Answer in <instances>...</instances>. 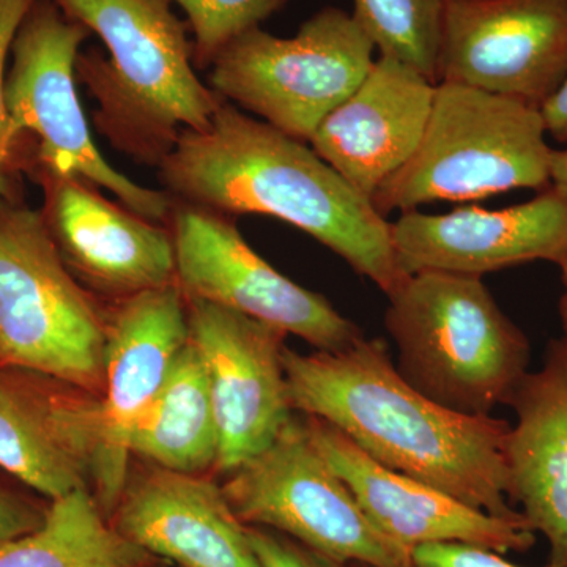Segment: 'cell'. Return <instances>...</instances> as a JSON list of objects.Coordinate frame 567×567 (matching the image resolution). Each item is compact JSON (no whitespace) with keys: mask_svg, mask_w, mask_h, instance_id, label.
Wrapping results in <instances>:
<instances>
[{"mask_svg":"<svg viewBox=\"0 0 567 567\" xmlns=\"http://www.w3.org/2000/svg\"><path fill=\"white\" fill-rule=\"evenodd\" d=\"M284 369L293 412L334 425L377 464L492 516L525 518L506 499L509 421L435 404L399 374L382 339L311 354L286 347Z\"/></svg>","mask_w":567,"mask_h":567,"instance_id":"cell-1","label":"cell"},{"mask_svg":"<svg viewBox=\"0 0 567 567\" xmlns=\"http://www.w3.org/2000/svg\"><path fill=\"white\" fill-rule=\"evenodd\" d=\"M164 192L221 215L274 216L303 230L388 297L409 278L391 223L306 142L223 100L210 125L183 130L158 166Z\"/></svg>","mask_w":567,"mask_h":567,"instance_id":"cell-2","label":"cell"},{"mask_svg":"<svg viewBox=\"0 0 567 567\" xmlns=\"http://www.w3.org/2000/svg\"><path fill=\"white\" fill-rule=\"evenodd\" d=\"M103 41L80 52L76 80L96 107L93 123L115 151L156 167L183 130L210 125L223 99L197 76L189 29L171 0H52Z\"/></svg>","mask_w":567,"mask_h":567,"instance_id":"cell-3","label":"cell"},{"mask_svg":"<svg viewBox=\"0 0 567 567\" xmlns=\"http://www.w3.org/2000/svg\"><path fill=\"white\" fill-rule=\"evenodd\" d=\"M399 374L435 404L488 416L528 374L529 342L476 276L423 271L391 293Z\"/></svg>","mask_w":567,"mask_h":567,"instance_id":"cell-4","label":"cell"},{"mask_svg":"<svg viewBox=\"0 0 567 567\" xmlns=\"http://www.w3.org/2000/svg\"><path fill=\"white\" fill-rule=\"evenodd\" d=\"M92 33L52 0H37L11 47L6 84V153L11 174L29 167L76 175L130 210L166 224L174 199L114 169L93 141L76 91V61Z\"/></svg>","mask_w":567,"mask_h":567,"instance_id":"cell-5","label":"cell"},{"mask_svg":"<svg viewBox=\"0 0 567 567\" xmlns=\"http://www.w3.org/2000/svg\"><path fill=\"white\" fill-rule=\"evenodd\" d=\"M14 188L0 189V369L102 394L107 312Z\"/></svg>","mask_w":567,"mask_h":567,"instance_id":"cell-6","label":"cell"},{"mask_svg":"<svg viewBox=\"0 0 567 567\" xmlns=\"http://www.w3.org/2000/svg\"><path fill=\"white\" fill-rule=\"evenodd\" d=\"M540 110L468 85L439 82L423 141L372 196L380 215L440 200H475L550 186Z\"/></svg>","mask_w":567,"mask_h":567,"instance_id":"cell-7","label":"cell"},{"mask_svg":"<svg viewBox=\"0 0 567 567\" xmlns=\"http://www.w3.org/2000/svg\"><path fill=\"white\" fill-rule=\"evenodd\" d=\"M352 13L324 7L289 39L262 28L238 37L207 70V85L238 110L309 144L374 65Z\"/></svg>","mask_w":567,"mask_h":567,"instance_id":"cell-8","label":"cell"},{"mask_svg":"<svg viewBox=\"0 0 567 567\" xmlns=\"http://www.w3.org/2000/svg\"><path fill=\"white\" fill-rule=\"evenodd\" d=\"M229 475L223 492L241 524L282 533L344 565L413 567L412 550L369 520L305 421L292 416L267 450Z\"/></svg>","mask_w":567,"mask_h":567,"instance_id":"cell-9","label":"cell"},{"mask_svg":"<svg viewBox=\"0 0 567 567\" xmlns=\"http://www.w3.org/2000/svg\"><path fill=\"white\" fill-rule=\"evenodd\" d=\"M188 341V308L177 282L117 301L107 312L100 402L70 405L73 434L99 473L102 509L117 507L130 439Z\"/></svg>","mask_w":567,"mask_h":567,"instance_id":"cell-10","label":"cell"},{"mask_svg":"<svg viewBox=\"0 0 567 567\" xmlns=\"http://www.w3.org/2000/svg\"><path fill=\"white\" fill-rule=\"evenodd\" d=\"M167 226L175 282L186 301L234 309L320 352H338L363 338L327 298L298 286L254 251L230 216L174 199Z\"/></svg>","mask_w":567,"mask_h":567,"instance_id":"cell-11","label":"cell"},{"mask_svg":"<svg viewBox=\"0 0 567 567\" xmlns=\"http://www.w3.org/2000/svg\"><path fill=\"white\" fill-rule=\"evenodd\" d=\"M567 76V0H443L436 84L537 110Z\"/></svg>","mask_w":567,"mask_h":567,"instance_id":"cell-12","label":"cell"},{"mask_svg":"<svg viewBox=\"0 0 567 567\" xmlns=\"http://www.w3.org/2000/svg\"><path fill=\"white\" fill-rule=\"evenodd\" d=\"M189 339L203 354L219 453L216 468L233 473L275 442L292 420L284 369L286 333L224 306L186 301Z\"/></svg>","mask_w":567,"mask_h":567,"instance_id":"cell-13","label":"cell"},{"mask_svg":"<svg viewBox=\"0 0 567 567\" xmlns=\"http://www.w3.org/2000/svg\"><path fill=\"white\" fill-rule=\"evenodd\" d=\"M43 193L40 212L63 262L95 295L122 301L175 284L169 226L151 221L99 186L76 177L29 167Z\"/></svg>","mask_w":567,"mask_h":567,"instance_id":"cell-14","label":"cell"},{"mask_svg":"<svg viewBox=\"0 0 567 567\" xmlns=\"http://www.w3.org/2000/svg\"><path fill=\"white\" fill-rule=\"evenodd\" d=\"M305 423L317 450L369 520L399 546L413 550L424 544L461 543L502 555L535 546L536 533L525 518L511 520L465 505L423 481L377 464L327 421L306 416Z\"/></svg>","mask_w":567,"mask_h":567,"instance_id":"cell-15","label":"cell"},{"mask_svg":"<svg viewBox=\"0 0 567 567\" xmlns=\"http://www.w3.org/2000/svg\"><path fill=\"white\" fill-rule=\"evenodd\" d=\"M395 257L405 275L476 276L536 260L557 264L567 251V197L543 189L528 203L445 215L405 212L391 223Z\"/></svg>","mask_w":567,"mask_h":567,"instance_id":"cell-16","label":"cell"},{"mask_svg":"<svg viewBox=\"0 0 567 567\" xmlns=\"http://www.w3.org/2000/svg\"><path fill=\"white\" fill-rule=\"evenodd\" d=\"M435 89L420 71L380 55L352 95L320 123L309 144L358 193L372 199L420 147Z\"/></svg>","mask_w":567,"mask_h":567,"instance_id":"cell-17","label":"cell"},{"mask_svg":"<svg viewBox=\"0 0 567 567\" xmlns=\"http://www.w3.org/2000/svg\"><path fill=\"white\" fill-rule=\"evenodd\" d=\"M114 527L182 567H262L223 487L199 475L152 466L123 488Z\"/></svg>","mask_w":567,"mask_h":567,"instance_id":"cell-18","label":"cell"},{"mask_svg":"<svg viewBox=\"0 0 567 567\" xmlns=\"http://www.w3.org/2000/svg\"><path fill=\"white\" fill-rule=\"evenodd\" d=\"M507 405L517 416L506 440L507 496L529 528L546 537L550 563L567 567V352L551 342Z\"/></svg>","mask_w":567,"mask_h":567,"instance_id":"cell-19","label":"cell"},{"mask_svg":"<svg viewBox=\"0 0 567 567\" xmlns=\"http://www.w3.org/2000/svg\"><path fill=\"white\" fill-rule=\"evenodd\" d=\"M219 435L203 354L189 339L130 439V454L167 472L200 475L218 462Z\"/></svg>","mask_w":567,"mask_h":567,"instance_id":"cell-20","label":"cell"},{"mask_svg":"<svg viewBox=\"0 0 567 567\" xmlns=\"http://www.w3.org/2000/svg\"><path fill=\"white\" fill-rule=\"evenodd\" d=\"M147 558L104 520L87 487L51 499L35 532L0 543V567H136Z\"/></svg>","mask_w":567,"mask_h":567,"instance_id":"cell-21","label":"cell"},{"mask_svg":"<svg viewBox=\"0 0 567 567\" xmlns=\"http://www.w3.org/2000/svg\"><path fill=\"white\" fill-rule=\"evenodd\" d=\"M0 466L50 499L85 487L84 462L55 439L10 369H0Z\"/></svg>","mask_w":567,"mask_h":567,"instance_id":"cell-22","label":"cell"},{"mask_svg":"<svg viewBox=\"0 0 567 567\" xmlns=\"http://www.w3.org/2000/svg\"><path fill=\"white\" fill-rule=\"evenodd\" d=\"M443 0H353V20L382 58L412 66L436 84Z\"/></svg>","mask_w":567,"mask_h":567,"instance_id":"cell-23","label":"cell"},{"mask_svg":"<svg viewBox=\"0 0 567 567\" xmlns=\"http://www.w3.org/2000/svg\"><path fill=\"white\" fill-rule=\"evenodd\" d=\"M186 14L197 70L207 71L233 41L281 11L290 0H171Z\"/></svg>","mask_w":567,"mask_h":567,"instance_id":"cell-24","label":"cell"},{"mask_svg":"<svg viewBox=\"0 0 567 567\" xmlns=\"http://www.w3.org/2000/svg\"><path fill=\"white\" fill-rule=\"evenodd\" d=\"M246 533L262 567H349L274 529L246 525Z\"/></svg>","mask_w":567,"mask_h":567,"instance_id":"cell-25","label":"cell"},{"mask_svg":"<svg viewBox=\"0 0 567 567\" xmlns=\"http://www.w3.org/2000/svg\"><path fill=\"white\" fill-rule=\"evenodd\" d=\"M37 0H0V189L7 188L14 182V175L7 169L6 153V84L9 74L11 47L14 37L20 31L25 14Z\"/></svg>","mask_w":567,"mask_h":567,"instance_id":"cell-26","label":"cell"},{"mask_svg":"<svg viewBox=\"0 0 567 567\" xmlns=\"http://www.w3.org/2000/svg\"><path fill=\"white\" fill-rule=\"evenodd\" d=\"M413 567H524L488 548L461 543L424 544L412 550ZM544 567H563L548 563Z\"/></svg>","mask_w":567,"mask_h":567,"instance_id":"cell-27","label":"cell"},{"mask_svg":"<svg viewBox=\"0 0 567 567\" xmlns=\"http://www.w3.org/2000/svg\"><path fill=\"white\" fill-rule=\"evenodd\" d=\"M47 513L25 502L21 496L0 488V543L35 532Z\"/></svg>","mask_w":567,"mask_h":567,"instance_id":"cell-28","label":"cell"},{"mask_svg":"<svg viewBox=\"0 0 567 567\" xmlns=\"http://www.w3.org/2000/svg\"><path fill=\"white\" fill-rule=\"evenodd\" d=\"M548 136L567 142V76L557 92L540 107Z\"/></svg>","mask_w":567,"mask_h":567,"instance_id":"cell-29","label":"cell"},{"mask_svg":"<svg viewBox=\"0 0 567 567\" xmlns=\"http://www.w3.org/2000/svg\"><path fill=\"white\" fill-rule=\"evenodd\" d=\"M550 188L567 197V148L551 153Z\"/></svg>","mask_w":567,"mask_h":567,"instance_id":"cell-30","label":"cell"},{"mask_svg":"<svg viewBox=\"0 0 567 567\" xmlns=\"http://www.w3.org/2000/svg\"><path fill=\"white\" fill-rule=\"evenodd\" d=\"M559 270H561V281L565 286V292H563L561 301H559V315H561L563 333L565 338L561 339L563 346H565L567 352V251L565 256L557 262Z\"/></svg>","mask_w":567,"mask_h":567,"instance_id":"cell-31","label":"cell"},{"mask_svg":"<svg viewBox=\"0 0 567 567\" xmlns=\"http://www.w3.org/2000/svg\"><path fill=\"white\" fill-rule=\"evenodd\" d=\"M349 567H371V566L358 565V563H352V565H349Z\"/></svg>","mask_w":567,"mask_h":567,"instance_id":"cell-32","label":"cell"},{"mask_svg":"<svg viewBox=\"0 0 567 567\" xmlns=\"http://www.w3.org/2000/svg\"><path fill=\"white\" fill-rule=\"evenodd\" d=\"M136 567H147V566H145V565H141V566H136Z\"/></svg>","mask_w":567,"mask_h":567,"instance_id":"cell-33","label":"cell"}]
</instances>
